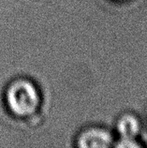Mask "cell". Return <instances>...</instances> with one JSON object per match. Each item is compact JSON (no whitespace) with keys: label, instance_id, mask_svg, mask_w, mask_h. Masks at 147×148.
<instances>
[{"label":"cell","instance_id":"7a4b0ae2","mask_svg":"<svg viewBox=\"0 0 147 148\" xmlns=\"http://www.w3.org/2000/svg\"><path fill=\"white\" fill-rule=\"evenodd\" d=\"M115 141L113 131L106 127L94 125L82 130L77 135L75 147L107 148L113 147Z\"/></svg>","mask_w":147,"mask_h":148},{"label":"cell","instance_id":"8992f818","mask_svg":"<svg viewBox=\"0 0 147 148\" xmlns=\"http://www.w3.org/2000/svg\"><path fill=\"white\" fill-rule=\"evenodd\" d=\"M146 118H147V108H146Z\"/></svg>","mask_w":147,"mask_h":148},{"label":"cell","instance_id":"5b68a950","mask_svg":"<svg viewBox=\"0 0 147 148\" xmlns=\"http://www.w3.org/2000/svg\"><path fill=\"white\" fill-rule=\"evenodd\" d=\"M114 1H118V2H120V1H129V0H114Z\"/></svg>","mask_w":147,"mask_h":148},{"label":"cell","instance_id":"277c9868","mask_svg":"<svg viewBox=\"0 0 147 148\" xmlns=\"http://www.w3.org/2000/svg\"><path fill=\"white\" fill-rule=\"evenodd\" d=\"M116 148H142L144 147L141 140H129V139H120L115 138L113 146Z\"/></svg>","mask_w":147,"mask_h":148},{"label":"cell","instance_id":"3957f363","mask_svg":"<svg viewBox=\"0 0 147 148\" xmlns=\"http://www.w3.org/2000/svg\"><path fill=\"white\" fill-rule=\"evenodd\" d=\"M113 131L115 138L138 140L139 137H141L145 147L146 133L144 122L140 116L132 112H125L120 114L114 121Z\"/></svg>","mask_w":147,"mask_h":148},{"label":"cell","instance_id":"6da1fadb","mask_svg":"<svg viewBox=\"0 0 147 148\" xmlns=\"http://www.w3.org/2000/svg\"><path fill=\"white\" fill-rule=\"evenodd\" d=\"M3 101L8 112L17 121L20 147H25L29 125L38 114L42 106L40 89L29 78H15L7 84L3 93Z\"/></svg>","mask_w":147,"mask_h":148}]
</instances>
